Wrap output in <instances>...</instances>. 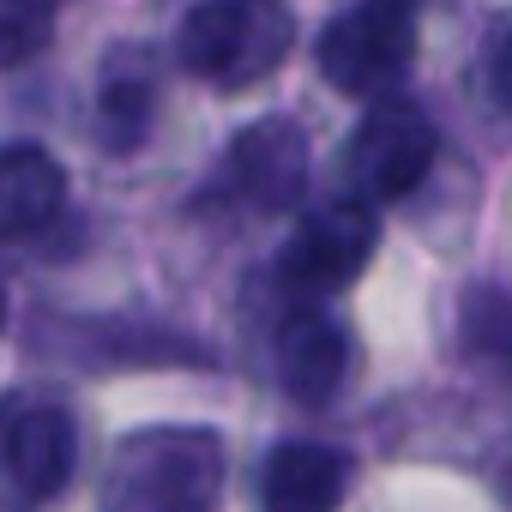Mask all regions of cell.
I'll return each mask as SVG.
<instances>
[{
  "instance_id": "5",
  "label": "cell",
  "mask_w": 512,
  "mask_h": 512,
  "mask_svg": "<svg viewBox=\"0 0 512 512\" xmlns=\"http://www.w3.org/2000/svg\"><path fill=\"white\" fill-rule=\"evenodd\" d=\"M434 151H440L434 121L416 103L392 97V103H374L362 115V127L344 151V169L362 187V199H398V193L422 187V175L434 169Z\"/></svg>"
},
{
  "instance_id": "14",
  "label": "cell",
  "mask_w": 512,
  "mask_h": 512,
  "mask_svg": "<svg viewBox=\"0 0 512 512\" xmlns=\"http://www.w3.org/2000/svg\"><path fill=\"white\" fill-rule=\"evenodd\" d=\"M380 7H392V13H410V19H416V7H422V0H380Z\"/></svg>"
},
{
  "instance_id": "1",
  "label": "cell",
  "mask_w": 512,
  "mask_h": 512,
  "mask_svg": "<svg viewBox=\"0 0 512 512\" xmlns=\"http://www.w3.org/2000/svg\"><path fill=\"white\" fill-rule=\"evenodd\" d=\"M290 43H296V13L284 0H199L181 19L175 55L193 79L247 91L290 61Z\"/></svg>"
},
{
  "instance_id": "11",
  "label": "cell",
  "mask_w": 512,
  "mask_h": 512,
  "mask_svg": "<svg viewBox=\"0 0 512 512\" xmlns=\"http://www.w3.org/2000/svg\"><path fill=\"white\" fill-rule=\"evenodd\" d=\"M97 115H103L109 145H139L145 139V121H151V73H145L139 55H133V73L121 61H109L103 91H97Z\"/></svg>"
},
{
  "instance_id": "10",
  "label": "cell",
  "mask_w": 512,
  "mask_h": 512,
  "mask_svg": "<svg viewBox=\"0 0 512 512\" xmlns=\"http://www.w3.org/2000/svg\"><path fill=\"white\" fill-rule=\"evenodd\" d=\"M260 488L284 512H326L350 494V458L320 440H284V446H272Z\"/></svg>"
},
{
  "instance_id": "7",
  "label": "cell",
  "mask_w": 512,
  "mask_h": 512,
  "mask_svg": "<svg viewBox=\"0 0 512 512\" xmlns=\"http://www.w3.org/2000/svg\"><path fill=\"white\" fill-rule=\"evenodd\" d=\"M223 181L253 211H290L308 193V139H302V127L284 121V115H266V121L241 127L235 145H229Z\"/></svg>"
},
{
  "instance_id": "4",
  "label": "cell",
  "mask_w": 512,
  "mask_h": 512,
  "mask_svg": "<svg viewBox=\"0 0 512 512\" xmlns=\"http://www.w3.org/2000/svg\"><path fill=\"white\" fill-rule=\"evenodd\" d=\"M380 247V223L368 211V199H332L314 217H302V229L284 247V284L302 296H332L350 290Z\"/></svg>"
},
{
  "instance_id": "2",
  "label": "cell",
  "mask_w": 512,
  "mask_h": 512,
  "mask_svg": "<svg viewBox=\"0 0 512 512\" xmlns=\"http://www.w3.org/2000/svg\"><path fill=\"white\" fill-rule=\"evenodd\" d=\"M223 482V446L199 428H151L115 452L109 500L127 506H205Z\"/></svg>"
},
{
  "instance_id": "8",
  "label": "cell",
  "mask_w": 512,
  "mask_h": 512,
  "mask_svg": "<svg viewBox=\"0 0 512 512\" xmlns=\"http://www.w3.org/2000/svg\"><path fill=\"white\" fill-rule=\"evenodd\" d=\"M67 205V175L43 145H0V241L43 235Z\"/></svg>"
},
{
  "instance_id": "3",
  "label": "cell",
  "mask_w": 512,
  "mask_h": 512,
  "mask_svg": "<svg viewBox=\"0 0 512 512\" xmlns=\"http://www.w3.org/2000/svg\"><path fill=\"white\" fill-rule=\"evenodd\" d=\"M416 61V31L410 13H392L380 0H362V7L338 13L320 37V67L344 97H380L392 91Z\"/></svg>"
},
{
  "instance_id": "12",
  "label": "cell",
  "mask_w": 512,
  "mask_h": 512,
  "mask_svg": "<svg viewBox=\"0 0 512 512\" xmlns=\"http://www.w3.org/2000/svg\"><path fill=\"white\" fill-rule=\"evenodd\" d=\"M61 0H0V67H25L49 49Z\"/></svg>"
},
{
  "instance_id": "9",
  "label": "cell",
  "mask_w": 512,
  "mask_h": 512,
  "mask_svg": "<svg viewBox=\"0 0 512 512\" xmlns=\"http://www.w3.org/2000/svg\"><path fill=\"white\" fill-rule=\"evenodd\" d=\"M344 368H350V344L326 314L296 308L278 326V380L296 404H326L344 386Z\"/></svg>"
},
{
  "instance_id": "15",
  "label": "cell",
  "mask_w": 512,
  "mask_h": 512,
  "mask_svg": "<svg viewBox=\"0 0 512 512\" xmlns=\"http://www.w3.org/2000/svg\"><path fill=\"white\" fill-rule=\"evenodd\" d=\"M0 320H7V296H0Z\"/></svg>"
},
{
  "instance_id": "13",
  "label": "cell",
  "mask_w": 512,
  "mask_h": 512,
  "mask_svg": "<svg viewBox=\"0 0 512 512\" xmlns=\"http://www.w3.org/2000/svg\"><path fill=\"white\" fill-rule=\"evenodd\" d=\"M482 79H488V97L512 115V25H500V31H494L488 61H482Z\"/></svg>"
},
{
  "instance_id": "6",
  "label": "cell",
  "mask_w": 512,
  "mask_h": 512,
  "mask_svg": "<svg viewBox=\"0 0 512 512\" xmlns=\"http://www.w3.org/2000/svg\"><path fill=\"white\" fill-rule=\"evenodd\" d=\"M79 434L61 404H19L0 416V476L25 500H55L73 482Z\"/></svg>"
}]
</instances>
